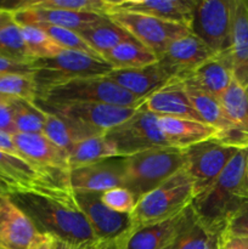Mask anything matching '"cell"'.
Instances as JSON below:
<instances>
[{"label": "cell", "mask_w": 248, "mask_h": 249, "mask_svg": "<svg viewBox=\"0 0 248 249\" xmlns=\"http://www.w3.org/2000/svg\"><path fill=\"white\" fill-rule=\"evenodd\" d=\"M0 194H4V190H2V185L0 184Z\"/></svg>", "instance_id": "obj_50"}, {"label": "cell", "mask_w": 248, "mask_h": 249, "mask_svg": "<svg viewBox=\"0 0 248 249\" xmlns=\"http://www.w3.org/2000/svg\"><path fill=\"white\" fill-rule=\"evenodd\" d=\"M2 190H4V189H2Z\"/></svg>", "instance_id": "obj_52"}, {"label": "cell", "mask_w": 248, "mask_h": 249, "mask_svg": "<svg viewBox=\"0 0 248 249\" xmlns=\"http://www.w3.org/2000/svg\"><path fill=\"white\" fill-rule=\"evenodd\" d=\"M246 186L248 194V148H246Z\"/></svg>", "instance_id": "obj_45"}, {"label": "cell", "mask_w": 248, "mask_h": 249, "mask_svg": "<svg viewBox=\"0 0 248 249\" xmlns=\"http://www.w3.org/2000/svg\"><path fill=\"white\" fill-rule=\"evenodd\" d=\"M231 2L232 0H197L190 31L214 53H223L231 46Z\"/></svg>", "instance_id": "obj_10"}, {"label": "cell", "mask_w": 248, "mask_h": 249, "mask_svg": "<svg viewBox=\"0 0 248 249\" xmlns=\"http://www.w3.org/2000/svg\"><path fill=\"white\" fill-rule=\"evenodd\" d=\"M105 243H101L100 246H97V247H94V248H89V249H101L102 246H104ZM58 249H74V248H71V247H67V246L65 245H61V243H58Z\"/></svg>", "instance_id": "obj_47"}, {"label": "cell", "mask_w": 248, "mask_h": 249, "mask_svg": "<svg viewBox=\"0 0 248 249\" xmlns=\"http://www.w3.org/2000/svg\"><path fill=\"white\" fill-rule=\"evenodd\" d=\"M0 150L4 151V152L10 153L12 156H16V157H21L19 152L17 151L16 146H15L14 141H12L11 135L4 133V131H0Z\"/></svg>", "instance_id": "obj_43"}, {"label": "cell", "mask_w": 248, "mask_h": 249, "mask_svg": "<svg viewBox=\"0 0 248 249\" xmlns=\"http://www.w3.org/2000/svg\"><path fill=\"white\" fill-rule=\"evenodd\" d=\"M74 198L97 240L106 243L116 242L131 229L130 215L117 213L105 206L101 194L74 192Z\"/></svg>", "instance_id": "obj_13"}, {"label": "cell", "mask_w": 248, "mask_h": 249, "mask_svg": "<svg viewBox=\"0 0 248 249\" xmlns=\"http://www.w3.org/2000/svg\"><path fill=\"white\" fill-rule=\"evenodd\" d=\"M124 158L122 186L133 194L136 202L181 170L186 163L184 150L172 146H157Z\"/></svg>", "instance_id": "obj_4"}, {"label": "cell", "mask_w": 248, "mask_h": 249, "mask_svg": "<svg viewBox=\"0 0 248 249\" xmlns=\"http://www.w3.org/2000/svg\"><path fill=\"white\" fill-rule=\"evenodd\" d=\"M21 7L65 10V11L85 12V14H97L106 16L108 11V0H31V1H19L17 9Z\"/></svg>", "instance_id": "obj_32"}, {"label": "cell", "mask_w": 248, "mask_h": 249, "mask_svg": "<svg viewBox=\"0 0 248 249\" xmlns=\"http://www.w3.org/2000/svg\"><path fill=\"white\" fill-rule=\"evenodd\" d=\"M33 26H38L43 29L44 32L49 34L61 48L66 49V50H74V51H80V53H88V55L91 56H97L96 53L88 45L87 41L77 33V32L72 31V29L68 28H62V27L53 26V24H33Z\"/></svg>", "instance_id": "obj_36"}, {"label": "cell", "mask_w": 248, "mask_h": 249, "mask_svg": "<svg viewBox=\"0 0 248 249\" xmlns=\"http://www.w3.org/2000/svg\"><path fill=\"white\" fill-rule=\"evenodd\" d=\"M32 65L39 91L78 78L104 77L113 70L102 57L66 49L53 57L33 61Z\"/></svg>", "instance_id": "obj_6"}, {"label": "cell", "mask_w": 248, "mask_h": 249, "mask_svg": "<svg viewBox=\"0 0 248 249\" xmlns=\"http://www.w3.org/2000/svg\"><path fill=\"white\" fill-rule=\"evenodd\" d=\"M194 214L192 207L157 225L129 230L116 241L118 249H165Z\"/></svg>", "instance_id": "obj_19"}, {"label": "cell", "mask_w": 248, "mask_h": 249, "mask_svg": "<svg viewBox=\"0 0 248 249\" xmlns=\"http://www.w3.org/2000/svg\"><path fill=\"white\" fill-rule=\"evenodd\" d=\"M102 58L108 62L113 70L146 67L158 61L157 55L139 41H126L119 44L118 46L105 53Z\"/></svg>", "instance_id": "obj_28"}, {"label": "cell", "mask_w": 248, "mask_h": 249, "mask_svg": "<svg viewBox=\"0 0 248 249\" xmlns=\"http://www.w3.org/2000/svg\"><path fill=\"white\" fill-rule=\"evenodd\" d=\"M107 17L125 29L136 41L155 53L157 57L173 41L191 33L187 27L181 24L135 12H112Z\"/></svg>", "instance_id": "obj_8"}, {"label": "cell", "mask_w": 248, "mask_h": 249, "mask_svg": "<svg viewBox=\"0 0 248 249\" xmlns=\"http://www.w3.org/2000/svg\"><path fill=\"white\" fill-rule=\"evenodd\" d=\"M38 85L34 74H0V96L35 104Z\"/></svg>", "instance_id": "obj_31"}, {"label": "cell", "mask_w": 248, "mask_h": 249, "mask_svg": "<svg viewBox=\"0 0 248 249\" xmlns=\"http://www.w3.org/2000/svg\"><path fill=\"white\" fill-rule=\"evenodd\" d=\"M101 201L112 211L130 215L136 206V199L128 189L123 186L105 191L101 194Z\"/></svg>", "instance_id": "obj_37"}, {"label": "cell", "mask_w": 248, "mask_h": 249, "mask_svg": "<svg viewBox=\"0 0 248 249\" xmlns=\"http://www.w3.org/2000/svg\"><path fill=\"white\" fill-rule=\"evenodd\" d=\"M105 134L106 131L101 129L44 111L43 135H45L51 142L65 150L66 152H68V150L73 145L80 141L95 138V136H102Z\"/></svg>", "instance_id": "obj_25"}, {"label": "cell", "mask_w": 248, "mask_h": 249, "mask_svg": "<svg viewBox=\"0 0 248 249\" xmlns=\"http://www.w3.org/2000/svg\"><path fill=\"white\" fill-rule=\"evenodd\" d=\"M27 249H58V242L49 233L38 231Z\"/></svg>", "instance_id": "obj_41"}, {"label": "cell", "mask_w": 248, "mask_h": 249, "mask_svg": "<svg viewBox=\"0 0 248 249\" xmlns=\"http://www.w3.org/2000/svg\"><path fill=\"white\" fill-rule=\"evenodd\" d=\"M220 249H248V237H228L219 236Z\"/></svg>", "instance_id": "obj_42"}, {"label": "cell", "mask_w": 248, "mask_h": 249, "mask_svg": "<svg viewBox=\"0 0 248 249\" xmlns=\"http://www.w3.org/2000/svg\"><path fill=\"white\" fill-rule=\"evenodd\" d=\"M14 22V12L10 10L0 9V29Z\"/></svg>", "instance_id": "obj_44"}, {"label": "cell", "mask_w": 248, "mask_h": 249, "mask_svg": "<svg viewBox=\"0 0 248 249\" xmlns=\"http://www.w3.org/2000/svg\"><path fill=\"white\" fill-rule=\"evenodd\" d=\"M141 106L158 117H173L203 122L195 109L184 84L174 78H170L164 87L143 99Z\"/></svg>", "instance_id": "obj_20"}, {"label": "cell", "mask_w": 248, "mask_h": 249, "mask_svg": "<svg viewBox=\"0 0 248 249\" xmlns=\"http://www.w3.org/2000/svg\"><path fill=\"white\" fill-rule=\"evenodd\" d=\"M77 33L87 41L88 45L100 57L118 46L119 44L126 43V41H136L125 29L114 23L108 17H106V19L101 23L95 24Z\"/></svg>", "instance_id": "obj_26"}, {"label": "cell", "mask_w": 248, "mask_h": 249, "mask_svg": "<svg viewBox=\"0 0 248 249\" xmlns=\"http://www.w3.org/2000/svg\"><path fill=\"white\" fill-rule=\"evenodd\" d=\"M31 218L39 232H45L58 243L74 249L100 246L87 218L78 207L74 192L67 195H43L36 192L7 194Z\"/></svg>", "instance_id": "obj_1"}, {"label": "cell", "mask_w": 248, "mask_h": 249, "mask_svg": "<svg viewBox=\"0 0 248 249\" xmlns=\"http://www.w3.org/2000/svg\"><path fill=\"white\" fill-rule=\"evenodd\" d=\"M0 131H4V133L9 134V135L16 134L14 119H12V108L10 102L0 104Z\"/></svg>", "instance_id": "obj_40"}, {"label": "cell", "mask_w": 248, "mask_h": 249, "mask_svg": "<svg viewBox=\"0 0 248 249\" xmlns=\"http://www.w3.org/2000/svg\"><path fill=\"white\" fill-rule=\"evenodd\" d=\"M0 74H34L32 62H19L0 56Z\"/></svg>", "instance_id": "obj_39"}, {"label": "cell", "mask_w": 248, "mask_h": 249, "mask_svg": "<svg viewBox=\"0 0 248 249\" xmlns=\"http://www.w3.org/2000/svg\"><path fill=\"white\" fill-rule=\"evenodd\" d=\"M0 56L19 62H33L27 50L21 26L15 21L0 29Z\"/></svg>", "instance_id": "obj_35"}, {"label": "cell", "mask_w": 248, "mask_h": 249, "mask_svg": "<svg viewBox=\"0 0 248 249\" xmlns=\"http://www.w3.org/2000/svg\"><path fill=\"white\" fill-rule=\"evenodd\" d=\"M21 28L22 36H23L24 43H26L32 61L53 57L65 50L40 27L28 24V26H21Z\"/></svg>", "instance_id": "obj_34"}, {"label": "cell", "mask_w": 248, "mask_h": 249, "mask_svg": "<svg viewBox=\"0 0 248 249\" xmlns=\"http://www.w3.org/2000/svg\"><path fill=\"white\" fill-rule=\"evenodd\" d=\"M233 79L238 84L248 85V1L231 2V46Z\"/></svg>", "instance_id": "obj_22"}, {"label": "cell", "mask_w": 248, "mask_h": 249, "mask_svg": "<svg viewBox=\"0 0 248 249\" xmlns=\"http://www.w3.org/2000/svg\"><path fill=\"white\" fill-rule=\"evenodd\" d=\"M67 155L71 170L107 158L119 157L114 143L105 135L95 136L75 143L68 150Z\"/></svg>", "instance_id": "obj_27"}, {"label": "cell", "mask_w": 248, "mask_h": 249, "mask_svg": "<svg viewBox=\"0 0 248 249\" xmlns=\"http://www.w3.org/2000/svg\"><path fill=\"white\" fill-rule=\"evenodd\" d=\"M220 236L248 237V197L241 202L224 225Z\"/></svg>", "instance_id": "obj_38"}, {"label": "cell", "mask_w": 248, "mask_h": 249, "mask_svg": "<svg viewBox=\"0 0 248 249\" xmlns=\"http://www.w3.org/2000/svg\"><path fill=\"white\" fill-rule=\"evenodd\" d=\"M101 249H118V247H117L116 242H109V243H105Z\"/></svg>", "instance_id": "obj_46"}, {"label": "cell", "mask_w": 248, "mask_h": 249, "mask_svg": "<svg viewBox=\"0 0 248 249\" xmlns=\"http://www.w3.org/2000/svg\"><path fill=\"white\" fill-rule=\"evenodd\" d=\"M196 2L197 0H108L107 15L112 12H135L181 24L190 29Z\"/></svg>", "instance_id": "obj_16"}, {"label": "cell", "mask_w": 248, "mask_h": 249, "mask_svg": "<svg viewBox=\"0 0 248 249\" xmlns=\"http://www.w3.org/2000/svg\"><path fill=\"white\" fill-rule=\"evenodd\" d=\"M219 248H220V247H219Z\"/></svg>", "instance_id": "obj_51"}, {"label": "cell", "mask_w": 248, "mask_h": 249, "mask_svg": "<svg viewBox=\"0 0 248 249\" xmlns=\"http://www.w3.org/2000/svg\"><path fill=\"white\" fill-rule=\"evenodd\" d=\"M12 119L16 133L43 134L44 111L35 104H29L23 100H11Z\"/></svg>", "instance_id": "obj_33"}, {"label": "cell", "mask_w": 248, "mask_h": 249, "mask_svg": "<svg viewBox=\"0 0 248 249\" xmlns=\"http://www.w3.org/2000/svg\"><path fill=\"white\" fill-rule=\"evenodd\" d=\"M219 236L202 224L194 212L165 249H212L219 242Z\"/></svg>", "instance_id": "obj_29"}, {"label": "cell", "mask_w": 248, "mask_h": 249, "mask_svg": "<svg viewBox=\"0 0 248 249\" xmlns=\"http://www.w3.org/2000/svg\"><path fill=\"white\" fill-rule=\"evenodd\" d=\"M158 125L167 140L168 146L185 148L196 143L218 139V130L203 122L173 117H158Z\"/></svg>", "instance_id": "obj_24"}, {"label": "cell", "mask_w": 248, "mask_h": 249, "mask_svg": "<svg viewBox=\"0 0 248 249\" xmlns=\"http://www.w3.org/2000/svg\"><path fill=\"white\" fill-rule=\"evenodd\" d=\"M246 148L238 150L218 179L195 197L192 209L202 224L220 235L229 216L247 198Z\"/></svg>", "instance_id": "obj_2"}, {"label": "cell", "mask_w": 248, "mask_h": 249, "mask_svg": "<svg viewBox=\"0 0 248 249\" xmlns=\"http://www.w3.org/2000/svg\"><path fill=\"white\" fill-rule=\"evenodd\" d=\"M220 102L229 118L248 136V85L243 87L232 79Z\"/></svg>", "instance_id": "obj_30"}, {"label": "cell", "mask_w": 248, "mask_h": 249, "mask_svg": "<svg viewBox=\"0 0 248 249\" xmlns=\"http://www.w3.org/2000/svg\"><path fill=\"white\" fill-rule=\"evenodd\" d=\"M214 55L216 53H214L201 39L195 34L189 33L173 41L164 53L158 56V63L170 78L181 79Z\"/></svg>", "instance_id": "obj_14"}, {"label": "cell", "mask_w": 248, "mask_h": 249, "mask_svg": "<svg viewBox=\"0 0 248 249\" xmlns=\"http://www.w3.org/2000/svg\"><path fill=\"white\" fill-rule=\"evenodd\" d=\"M43 111L55 116L65 117L80 122L87 125L108 131L128 121L138 111L139 107H121L105 104H44L35 101Z\"/></svg>", "instance_id": "obj_11"}, {"label": "cell", "mask_w": 248, "mask_h": 249, "mask_svg": "<svg viewBox=\"0 0 248 249\" xmlns=\"http://www.w3.org/2000/svg\"><path fill=\"white\" fill-rule=\"evenodd\" d=\"M21 157L41 172L57 178H70L71 167L65 150L51 142L43 134L11 135Z\"/></svg>", "instance_id": "obj_12"}, {"label": "cell", "mask_w": 248, "mask_h": 249, "mask_svg": "<svg viewBox=\"0 0 248 249\" xmlns=\"http://www.w3.org/2000/svg\"><path fill=\"white\" fill-rule=\"evenodd\" d=\"M175 79V78H174ZM233 79L230 51L216 53L181 79L185 87L206 92L220 100Z\"/></svg>", "instance_id": "obj_17"}, {"label": "cell", "mask_w": 248, "mask_h": 249, "mask_svg": "<svg viewBox=\"0 0 248 249\" xmlns=\"http://www.w3.org/2000/svg\"><path fill=\"white\" fill-rule=\"evenodd\" d=\"M105 136L114 143L119 157H129L157 146H168L158 125V116L142 106L128 121L106 131Z\"/></svg>", "instance_id": "obj_7"}, {"label": "cell", "mask_w": 248, "mask_h": 249, "mask_svg": "<svg viewBox=\"0 0 248 249\" xmlns=\"http://www.w3.org/2000/svg\"><path fill=\"white\" fill-rule=\"evenodd\" d=\"M212 249H220V248H219V242H218V243H216V245H215V246H214V247H213V248H212Z\"/></svg>", "instance_id": "obj_49"}, {"label": "cell", "mask_w": 248, "mask_h": 249, "mask_svg": "<svg viewBox=\"0 0 248 249\" xmlns=\"http://www.w3.org/2000/svg\"><path fill=\"white\" fill-rule=\"evenodd\" d=\"M36 101L44 104H105L121 107H140L143 100L129 94L111 79L87 77L53 85L38 94Z\"/></svg>", "instance_id": "obj_5"}, {"label": "cell", "mask_w": 248, "mask_h": 249, "mask_svg": "<svg viewBox=\"0 0 248 249\" xmlns=\"http://www.w3.org/2000/svg\"><path fill=\"white\" fill-rule=\"evenodd\" d=\"M238 150L216 140L204 141L185 148V169L191 178L195 197L208 189L223 173Z\"/></svg>", "instance_id": "obj_9"}, {"label": "cell", "mask_w": 248, "mask_h": 249, "mask_svg": "<svg viewBox=\"0 0 248 249\" xmlns=\"http://www.w3.org/2000/svg\"><path fill=\"white\" fill-rule=\"evenodd\" d=\"M38 233L28 215L7 194H0V249H27Z\"/></svg>", "instance_id": "obj_18"}, {"label": "cell", "mask_w": 248, "mask_h": 249, "mask_svg": "<svg viewBox=\"0 0 248 249\" xmlns=\"http://www.w3.org/2000/svg\"><path fill=\"white\" fill-rule=\"evenodd\" d=\"M124 168V157L107 158L74 168L70 173L71 186L74 192L104 194L105 191L123 185Z\"/></svg>", "instance_id": "obj_15"}, {"label": "cell", "mask_w": 248, "mask_h": 249, "mask_svg": "<svg viewBox=\"0 0 248 249\" xmlns=\"http://www.w3.org/2000/svg\"><path fill=\"white\" fill-rule=\"evenodd\" d=\"M106 77L129 94L142 100L164 87L170 79V75L160 67L158 61L146 67L112 70Z\"/></svg>", "instance_id": "obj_23"}, {"label": "cell", "mask_w": 248, "mask_h": 249, "mask_svg": "<svg viewBox=\"0 0 248 249\" xmlns=\"http://www.w3.org/2000/svg\"><path fill=\"white\" fill-rule=\"evenodd\" d=\"M194 199V184L184 167L136 202L130 230L170 220L190 208Z\"/></svg>", "instance_id": "obj_3"}, {"label": "cell", "mask_w": 248, "mask_h": 249, "mask_svg": "<svg viewBox=\"0 0 248 249\" xmlns=\"http://www.w3.org/2000/svg\"><path fill=\"white\" fill-rule=\"evenodd\" d=\"M107 16L85 12L65 11V10L35 9V7H21L14 11V21L19 26L28 24H53L62 28L72 29L74 32L83 31L95 24L101 23Z\"/></svg>", "instance_id": "obj_21"}, {"label": "cell", "mask_w": 248, "mask_h": 249, "mask_svg": "<svg viewBox=\"0 0 248 249\" xmlns=\"http://www.w3.org/2000/svg\"><path fill=\"white\" fill-rule=\"evenodd\" d=\"M10 101H11V100H9V99H5V97L0 96V104H7V102H10Z\"/></svg>", "instance_id": "obj_48"}]
</instances>
